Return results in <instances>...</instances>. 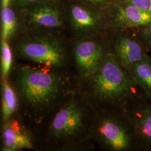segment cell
<instances>
[{
    "label": "cell",
    "instance_id": "1",
    "mask_svg": "<svg viewBox=\"0 0 151 151\" xmlns=\"http://www.w3.org/2000/svg\"><path fill=\"white\" fill-rule=\"evenodd\" d=\"M90 78L92 96L103 109L127 111L134 103L147 100L113 53H106L99 70Z\"/></svg>",
    "mask_w": 151,
    "mask_h": 151
},
{
    "label": "cell",
    "instance_id": "2",
    "mask_svg": "<svg viewBox=\"0 0 151 151\" xmlns=\"http://www.w3.org/2000/svg\"><path fill=\"white\" fill-rule=\"evenodd\" d=\"M93 133L100 145L106 150H142L134 125L127 111L101 109L95 120Z\"/></svg>",
    "mask_w": 151,
    "mask_h": 151
},
{
    "label": "cell",
    "instance_id": "3",
    "mask_svg": "<svg viewBox=\"0 0 151 151\" xmlns=\"http://www.w3.org/2000/svg\"><path fill=\"white\" fill-rule=\"evenodd\" d=\"M17 81L25 101L37 109H43L52 103L60 88V80L56 74L32 68L22 69Z\"/></svg>",
    "mask_w": 151,
    "mask_h": 151
},
{
    "label": "cell",
    "instance_id": "4",
    "mask_svg": "<svg viewBox=\"0 0 151 151\" xmlns=\"http://www.w3.org/2000/svg\"><path fill=\"white\" fill-rule=\"evenodd\" d=\"M19 53L25 58L50 67L65 63V49L60 40L48 37L27 38L19 44Z\"/></svg>",
    "mask_w": 151,
    "mask_h": 151
},
{
    "label": "cell",
    "instance_id": "5",
    "mask_svg": "<svg viewBox=\"0 0 151 151\" xmlns=\"http://www.w3.org/2000/svg\"><path fill=\"white\" fill-rule=\"evenodd\" d=\"M83 127V114L80 105L72 100L56 114L50 126L52 134L60 139H69L80 133Z\"/></svg>",
    "mask_w": 151,
    "mask_h": 151
},
{
    "label": "cell",
    "instance_id": "6",
    "mask_svg": "<svg viewBox=\"0 0 151 151\" xmlns=\"http://www.w3.org/2000/svg\"><path fill=\"white\" fill-rule=\"evenodd\" d=\"M76 62L81 73L91 77L99 70L106 54L102 45L93 40H85L75 45Z\"/></svg>",
    "mask_w": 151,
    "mask_h": 151
},
{
    "label": "cell",
    "instance_id": "7",
    "mask_svg": "<svg viewBox=\"0 0 151 151\" xmlns=\"http://www.w3.org/2000/svg\"><path fill=\"white\" fill-rule=\"evenodd\" d=\"M134 125L142 150L151 151V104L143 100L132 105L127 110Z\"/></svg>",
    "mask_w": 151,
    "mask_h": 151
},
{
    "label": "cell",
    "instance_id": "8",
    "mask_svg": "<svg viewBox=\"0 0 151 151\" xmlns=\"http://www.w3.org/2000/svg\"><path fill=\"white\" fill-rule=\"evenodd\" d=\"M114 47V53L117 59L128 72L134 65L148 55V50L139 38L128 35L119 36L116 39Z\"/></svg>",
    "mask_w": 151,
    "mask_h": 151
},
{
    "label": "cell",
    "instance_id": "9",
    "mask_svg": "<svg viewBox=\"0 0 151 151\" xmlns=\"http://www.w3.org/2000/svg\"><path fill=\"white\" fill-rule=\"evenodd\" d=\"M125 4L115 9L113 17L114 27L120 30L139 29L151 24V14L134 5Z\"/></svg>",
    "mask_w": 151,
    "mask_h": 151
},
{
    "label": "cell",
    "instance_id": "10",
    "mask_svg": "<svg viewBox=\"0 0 151 151\" xmlns=\"http://www.w3.org/2000/svg\"><path fill=\"white\" fill-rule=\"evenodd\" d=\"M3 138L6 150L7 151L22 148L30 149L33 147L30 136L16 122L6 124L4 128Z\"/></svg>",
    "mask_w": 151,
    "mask_h": 151
},
{
    "label": "cell",
    "instance_id": "11",
    "mask_svg": "<svg viewBox=\"0 0 151 151\" xmlns=\"http://www.w3.org/2000/svg\"><path fill=\"white\" fill-rule=\"evenodd\" d=\"M70 16L73 27L78 31L95 30L100 23L98 15L82 6H72L70 8Z\"/></svg>",
    "mask_w": 151,
    "mask_h": 151
},
{
    "label": "cell",
    "instance_id": "12",
    "mask_svg": "<svg viewBox=\"0 0 151 151\" xmlns=\"http://www.w3.org/2000/svg\"><path fill=\"white\" fill-rule=\"evenodd\" d=\"M146 99L151 100V58L147 55L129 71Z\"/></svg>",
    "mask_w": 151,
    "mask_h": 151
},
{
    "label": "cell",
    "instance_id": "13",
    "mask_svg": "<svg viewBox=\"0 0 151 151\" xmlns=\"http://www.w3.org/2000/svg\"><path fill=\"white\" fill-rule=\"evenodd\" d=\"M29 16L32 23L41 27H58L62 24L59 12L50 6H38L29 12Z\"/></svg>",
    "mask_w": 151,
    "mask_h": 151
},
{
    "label": "cell",
    "instance_id": "14",
    "mask_svg": "<svg viewBox=\"0 0 151 151\" xmlns=\"http://www.w3.org/2000/svg\"><path fill=\"white\" fill-rule=\"evenodd\" d=\"M2 95L3 118L4 120H7L16 109L17 100L14 92L6 82L3 83Z\"/></svg>",
    "mask_w": 151,
    "mask_h": 151
},
{
    "label": "cell",
    "instance_id": "15",
    "mask_svg": "<svg viewBox=\"0 0 151 151\" xmlns=\"http://www.w3.org/2000/svg\"><path fill=\"white\" fill-rule=\"evenodd\" d=\"M2 37L7 40L13 35L16 28V15L11 9L7 7L3 8L1 12Z\"/></svg>",
    "mask_w": 151,
    "mask_h": 151
},
{
    "label": "cell",
    "instance_id": "16",
    "mask_svg": "<svg viewBox=\"0 0 151 151\" xmlns=\"http://www.w3.org/2000/svg\"><path fill=\"white\" fill-rule=\"evenodd\" d=\"M1 60L2 74L4 77L8 74L12 63V53L11 49L6 40L1 42Z\"/></svg>",
    "mask_w": 151,
    "mask_h": 151
},
{
    "label": "cell",
    "instance_id": "17",
    "mask_svg": "<svg viewBox=\"0 0 151 151\" xmlns=\"http://www.w3.org/2000/svg\"><path fill=\"white\" fill-rule=\"evenodd\" d=\"M137 36L139 38L148 50H151V23L147 26L139 28Z\"/></svg>",
    "mask_w": 151,
    "mask_h": 151
},
{
    "label": "cell",
    "instance_id": "18",
    "mask_svg": "<svg viewBox=\"0 0 151 151\" xmlns=\"http://www.w3.org/2000/svg\"><path fill=\"white\" fill-rule=\"evenodd\" d=\"M125 3L136 6L151 14V0H123Z\"/></svg>",
    "mask_w": 151,
    "mask_h": 151
},
{
    "label": "cell",
    "instance_id": "19",
    "mask_svg": "<svg viewBox=\"0 0 151 151\" xmlns=\"http://www.w3.org/2000/svg\"><path fill=\"white\" fill-rule=\"evenodd\" d=\"M18 2L22 5H30L36 3H39L40 0H17Z\"/></svg>",
    "mask_w": 151,
    "mask_h": 151
},
{
    "label": "cell",
    "instance_id": "20",
    "mask_svg": "<svg viewBox=\"0 0 151 151\" xmlns=\"http://www.w3.org/2000/svg\"><path fill=\"white\" fill-rule=\"evenodd\" d=\"M2 1V9L8 7V5L11 0H1Z\"/></svg>",
    "mask_w": 151,
    "mask_h": 151
},
{
    "label": "cell",
    "instance_id": "21",
    "mask_svg": "<svg viewBox=\"0 0 151 151\" xmlns=\"http://www.w3.org/2000/svg\"><path fill=\"white\" fill-rule=\"evenodd\" d=\"M88 1L93 2H97V3H104L106 2V0H88Z\"/></svg>",
    "mask_w": 151,
    "mask_h": 151
},
{
    "label": "cell",
    "instance_id": "22",
    "mask_svg": "<svg viewBox=\"0 0 151 151\" xmlns=\"http://www.w3.org/2000/svg\"><path fill=\"white\" fill-rule=\"evenodd\" d=\"M52 1H54V2H57V1H58L59 0H52Z\"/></svg>",
    "mask_w": 151,
    "mask_h": 151
}]
</instances>
